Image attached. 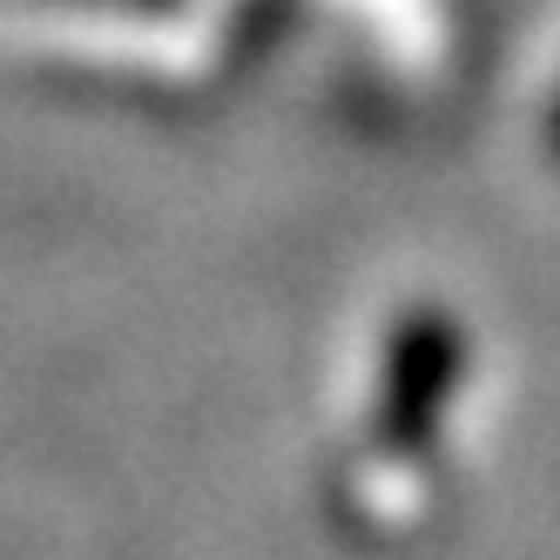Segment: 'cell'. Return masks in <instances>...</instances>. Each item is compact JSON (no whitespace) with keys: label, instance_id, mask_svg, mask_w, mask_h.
<instances>
[{"label":"cell","instance_id":"1","mask_svg":"<svg viewBox=\"0 0 560 560\" xmlns=\"http://www.w3.org/2000/svg\"><path fill=\"white\" fill-rule=\"evenodd\" d=\"M453 372H459V331H453L439 311L412 317L406 338H398V351H392L385 432H392V439H419V432H432L439 406H446V392H453Z\"/></svg>","mask_w":560,"mask_h":560},{"label":"cell","instance_id":"2","mask_svg":"<svg viewBox=\"0 0 560 560\" xmlns=\"http://www.w3.org/2000/svg\"><path fill=\"white\" fill-rule=\"evenodd\" d=\"M553 149H560V115H553Z\"/></svg>","mask_w":560,"mask_h":560}]
</instances>
